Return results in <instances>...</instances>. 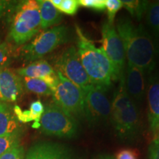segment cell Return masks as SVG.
<instances>
[{
	"label": "cell",
	"mask_w": 159,
	"mask_h": 159,
	"mask_svg": "<svg viewBox=\"0 0 159 159\" xmlns=\"http://www.w3.org/2000/svg\"><path fill=\"white\" fill-rule=\"evenodd\" d=\"M84 117L89 125L105 122L111 116V103L104 91L91 85L84 90Z\"/></svg>",
	"instance_id": "obj_10"
},
{
	"label": "cell",
	"mask_w": 159,
	"mask_h": 159,
	"mask_svg": "<svg viewBox=\"0 0 159 159\" xmlns=\"http://www.w3.org/2000/svg\"><path fill=\"white\" fill-rule=\"evenodd\" d=\"M14 56V47L6 42L0 43V69L7 68Z\"/></svg>",
	"instance_id": "obj_22"
},
{
	"label": "cell",
	"mask_w": 159,
	"mask_h": 159,
	"mask_svg": "<svg viewBox=\"0 0 159 159\" xmlns=\"http://www.w3.org/2000/svg\"><path fill=\"white\" fill-rule=\"evenodd\" d=\"M25 150L22 146L18 144L0 156V159H24Z\"/></svg>",
	"instance_id": "obj_26"
},
{
	"label": "cell",
	"mask_w": 159,
	"mask_h": 159,
	"mask_svg": "<svg viewBox=\"0 0 159 159\" xmlns=\"http://www.w3.org/2000/svg\"><path fill=\"white\" fill-rule=\"evenodd\" d=\"M40 30L41 16L37 1L27 0L20 3L12 21L10 39L17 45L25 44Z\"/></svg>",
	"instance_id": "obj_4"
},
{
	"label": "cell",
	"mask_w": 159,
	"mask_h": 159,
	"mask_svg": "<svg viewBox=\"0 0 159 159\" xmlns=\"http://www.w3.org/2000/svg\"><path fill=\"white\" fill-rule=\"evenodd\" d=\"M39 128L48 136L72 139L77 136L79 127L76 119L53 102L44 108L40 119Z\"/></svg>",
	"instance_id": "obj_5"
},
{
	"label": "cell",
	"mask_w": 159,
	"mask_h": 159,
	"mask_svg": "<svg viewBox=\"0 0 159 159\" xmlns=\"http://www.w3.org/2000/svg\"><path fill=\"white\" fill-rule=\"evenodd\" d=\"M19 131L0 136V156L11 148L19 144Z\"/></svg>",
	"instance_id": "obj_21"
},
{
	"label": "cell",
	"mask_w": 159,
	"mask_h": 159,
	"mask_svg": "<svg viewBox=\"0 0 159 159\" xmlns=\"http://www.w3.org/2000/svg\"><path fill=\"white\" fill-rule=\"evenodd\" d=\"M17 74L19 76L22 77L41 80L46 76L56 74V71L48 62L44 60H39L33 62L27 66L18 69Z\"/></svg>",
	"instance_id": "obj_17"
},
{
	"label": "cell",
	"mask_w": 159,
	"mask_h": 159,
	"mask_svg": "<svg viewBox=\"0 0 159 159\" xmlns=\"http://www.w3.org/2000/svg\"><path fill=\"white\" fill-rule=\"evenodd\" d=\"M58 81L52 91L54 102L76 119L84 117V94L80 87L57 71Z\"/></svg>",
	"instance_id": "obj_7"
},
{
	"label": "cell",
	"mask_w": 159,
	"mask_h": 159,
	"mask_svg": "<svg viewBox=\"0 0 159 159\" xmlns=\"http://www.w3.org/2000/svg\"><path fill=\"white\" fill-rule=\"evenodd\" d=\"M119 81L111 105V116L119 136L124 140H132L139 132V111L136 105L127 93L125 76Z\"/></svg>",
	"instance_id": "obj_3"
},
{
	"label": "cell",
	"mask_w": 159,
	"mask_h": 159,
	"mask_svg": "<svg viewBox=\"0 0 159 159\" xmlns=\"http://www.w3.org/2000/svg\"><path fill=\"white\" fill-rule=\"evenodd\" d=\"M123 6H125L132 16L139 20L142 19L147 12L150 2L148 1H139V0H122Z\"/></svg>",
	"instance_id": "obj_20"
},
{
	"label": "cell",
	"mask_w": 159,
	"mask_h": 159,
	"mask_svg": "<svg viewBox=\"0 0 159 159\" xmlns=\"http://www.w3.org/2000/svg\"><path fill=\"white\" fill-rule=\"evenodd\" d=\"M22 79L10 69H0V100L15 102L23 92Z\"/></svg>",
	"instance_id": "obj_12"
},
{
	"label": "cell",
	"mask_w": 159,
	"mask_h": 159,
	"mask_svg": "<svg viewBox=\"0 0 159 159\" xmlns=\"http://www.w3.org/2000/svg\"><path fill=\"white\" fill-rule=\"evenodd\" d=\"M56 66L57 71L82 90L91 85L75 47H69L63 52L57 59Z\"/></svg>",
	"instance_id": "obj_9"
},
{
	"label": "cell",
	"mask_w": 159,
	"mask_h": 159,
	"mask_svg": "<svg viewBox=\"0 0 159 159\" xmlns=\"http://www.w3.org/2000/svg\"><path fill=\"white\" fill-rule=\"evenodd\" d=\"M22 83L24 88L28 92L34 93L38 95H52V91L42 80L22 77Z\"/></svg>",
	"instance_id": "obj_19"
},
{
	"label": "cell",
	"mask_w": 159,
	"mask_h": 159,
	"mask_svg": "<svg viewBox=\"0 0 159 159\" xmlns=\"http://www.w3.org/2000/svg\"><path fill=\"white\" fill-rule=\"evenodd\" d=\"M40 16H41V29L45 30L56 25L63 19L62 13L51 3L50 0H39Z\"/></svg>",
	"instance_id": "obj_15"
},
{
	"label": "cell",
	"mask_w": 159,
	"mask_h": 159,
	"mask_svg": "<svg viewBox=\"0 0 159 159\" xmlns=\"http://www.w3.org/2000/svg\"><path fill=\"white\" fill-rule=\"evenodd\" d=\"M97 159H114V157L111 156H102L99 158H97Z\"/></svg>",
	"instance_id": "obj_31"
},
{
	"label": "cell",
	"mask_w": 159,
	"mask_h": 159,
	"mask_svg": "<svg viewBox=\"0 0 159 159\" xmlns=\"http://www.w3.org/2000/svg\"><path fill=\"white\" fill-rule=\"evenodd\" d=\"M13 111L19 122L26 123L34 121V125L35 128H38L40 119L44 111V106L41 101L37 100L31 103L29 110L22 111L18 105H16Z\"/></svg>",
	"instance_id": "obj_18"
},
{
	"label": "cell",
	"mask_w": 159,
	"mask_h": 159,
	"mask_svg": "<svg viewBox=\"0 0 159 159\" xmlns=\"http://www.w3.org/2000/svg\"><path fill=\"white\" fill-rule=\"evenodd\" d=\"M116 158V159H138L139 156L136 150L124 149L117 152Z\"/></svg>",
	"instance_id": "obj_30"
},
{
	"label": "cell",
	"mask_w": 159,
	"mask_h": 159,
	"mask_svg": "<svg viewBox=\"0 0 159 159\" xmlns=\"http://www.w3.org/2000/svg\"><path fill=\"white\" fill-rule=\"evenodd\" d=\"M147 21L149 25L157 33H159V3H150L147 10Z\"/></svg>",
	"instance_id": "obj_23"
},
{
	"label": "cell",
	"mask_w": 159,
	"mask_h": 159,
	"mask_svg": "<svg viewBox=\"0 0 159 159\" xmlns=\"http://www.w3.org/2000/svg\"><path fill=\"white\" fill-rule=\"evenodd\" d=\"M80 7L78 0H62L57 9L61 13L73 16L77 13Z\"/></svg>",
	"instance_id": "obj_24"
},
{
	"label": "cell",
	"mask_w": 159,
	"mask_h": 159,
	"mask_svg": "<svg viewBox=\"0 0 159 159\" xmlns=\"http://www.w3.org/2000/svg\"><path fill=\"white\" fill-rule=\"evenodd\" d=\"M19 121L5 102H0V136L19 131Z\"/></svg>",
	"instance_id": "obj_16"
},
{
	"label": "cell",
	"mask_w": 159,
	"mask_h": 159,
	"mask_svg": "<svg viewBox=\"0 0 159 159\" xmlns=\"http://www.w3.org/2000/svg\"><path fill=\"white\" fill-rule=\"evenodd\" d=\"M150 159H159V134L156 135L149 147Z\"/></svg>",
	"instance_id": "obj_29"
},
{
	"label": "cell",
	"mask_w": 159,
	"mask_h": 159,
	"mask_svg": "<svg viewBox=\"0 0 159 159\" xmlns=\"http://www.w3.org/2000/svg\"><path fill=\"white\" fill-rule=\"evenodd\" d=\"M77 52L91 85L105 91L114 80V69L102 47L97 48L78 25H75Z\"/></svg>",
	"instance_id": "obj_2"
},
{
	"label": "cell",
	"mask_w": 159,
	"mask_h": 159,
	"mask_svg": "<svg viewBox=\"0 0 159 159\" xmlns=\"http://www.w3.org/2000/svg\"><path fill=\"white\" fill-rule=\"evenodd\" d=\"M115 27L122 41L128 65L144 71H152L156 64V49L144 27L136 25L125 16L117 19Z\"/></svg>",
	"instance_id": "obj_1"
},
{
	"label": "cell",
	"mask_w": 159,
	"mask_h": 159,
	"mask_svg": "<svg viewBox=\"0 0 159 159\" xmlns=\"http://www.w3.org/2000/svg\"><path fill=\"white\" fill-rule=\"evenodd\" d=\"M148 116L151 130L159 132V74L150 78L148 89Z\"/></svg>",
	"instance_id": "obj_14"
},
{
	"label": "cell",
	"mask_w": 159,
	"mask_h": 159,
	"mask_svg": "<svg viewBox=\"0 0 159 159\" xmlns=\"http://www.w3.org/2000/svg\"><path fill=\"white\" fill-rule=\"evenodd\" d=\"M69 30L66 26H57L41 33L30 43L23 46L21 53L25 60L34 61L67 42Z\"/></svg>",
	"instance_id": "obj_6"
},
{
	"label": "cell",
	"mask_w": 159,
	"mask_h": 159,
	"mask_svg": "<svg viewBox=\"0 0 159 159\" xmlns=\"http://www.w3.org/2000/svg\"><path fill=\"white\" fill-rule=\"evenodd\" d=\"M102 48L114 69V81L125 76V52L122 40L114 24L108 20L102 26Z\"/></svg>",
	"instance_id": "obj_8"
},
{
	"label": "cell",
	"mask_w": 159,
	"mask_h": 159,
	"mask_svg": "<svg viewBox=\"0 0 159 159\" xmlns=\"http://www.w3.org/2000/svg\"><path fill=\"white\" fill-rule=\"evenodd\" d=\"M17 2L0 0V19L16 8Z\"/></svg>",
	"instance_id": "obj_28"
},
{
	"label": "cell",
	"mask_w": 159,
	"mask_h": 159,
	"mask_svg": "<svg viewBox=\"0 0 159 159\" xmlns=\"http://www.w3.org/2000/svg\"><path fill=\"white\" fill-rule=\"evenodd\" d=\"M125 84L127 93L135 104L142 102L145 93L144 71L136 66L128 65Z\"/></svg>",
	"instance_id": "obj_13"
},
{
	"label": "cell",
	"mask_w": 159,
	"mask_h": 159,
	"mask_svg": "<svg viewBox=\"0 0 159 159\" xmlns=\"http://www.w3.org/2000/svg\"><path fill=\"white\" fill-rule=\"evenodd\" d=\"M120 0H105V9L108 12V21L114 24L116 13L122 7Z\"/></svg>",
	"instance_id": "obj_25"
},
{
	"label": "cell",
	"mask_w": 159,
	"mask_h": 159,
	"mask_svg": "<svg viewBox=\"0 0 159 159\" xmlns=\"http://www.w3.org/2000/svg\"><path fill=\"white\" fill-rule=\"evenodd\" d=\"M158 3H159V1H158Z\"/></svg>",
	"instance_id": "obj_32"
},
{
	"label": "cell",
	"mask_w": 159,
	"mask_h": 159,
	"mask_svg": "<svg viewBox=\"0 0 159 159\" xmlns=\"http://www.w3.org/2000/svg\"><path fill=\"white\" fill-rule=\"evenodd\" d=\"M80 5L97 11L105 10V0H80Z\"/></svg>",
	"instance_id": "obj_27"
},
{
	"label": "cell",
	"mask_w": 159,
	"mask_h": 159,
	"mask_svg": "<svg viewBox=\"0 0 159 159\" xmlns=\"http://www.w3.org/2000/svg\"><path fill=\"white\" fill-rule=\"evenodd\" d=\"M25 159H78L63 145L53 142L36 143L30 148Z\"/></svg>",
	"instance_id": "obj_11"
}]
</instances>
